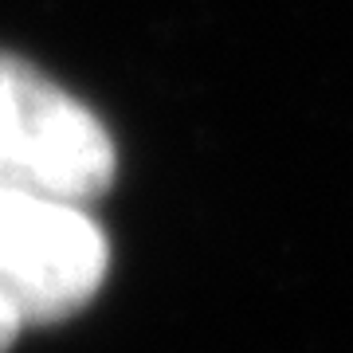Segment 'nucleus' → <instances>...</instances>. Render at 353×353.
Masks as SVG:
<instances>
[{"label": "nucleus", "instance_id": "2", "mask_svg": "<svg viewBox=\"0 0 353 353\" xmlns=\"http://www.w3.org/2000/svg\"><path fill=\"white\" fill-rule=\"evenodd\" d=\"M110 267L102 228L83 204L0 185V290L28 326L79 314Z\"/></svg>", "mask_w": 353, "mask_h": 353}, {"label": "nucleus", "instance_id": "3", "mask_svg": "<svg viewBox=\"0 0 353 353\" xmlns=\"http://www.w3.org/2000/svg\"><path fill=\"white\" fill-rule=\"evenodd\" d=\"M24 326H28V322H24V314H20V306H16L12 299H8V294L0 290V353L12 345L16 334H20Z\"/></svg>", "mask_w": 353, "mask_h": 353}, {"label": "nucleus", "instance_id": "1", "mask_svg": "<svg viewBox=\"0 0 353 353\" xmlns=\"http://www.w3.org/2000/svg\"><path fill=\"white\" fill-rule=\"evenodd\" d=\"M114 165L99 118L32 63L0 51V185L90 204L114 185Z\"/></svg>", "mask_w": 353, "mask_h": 353}]
</instances>
